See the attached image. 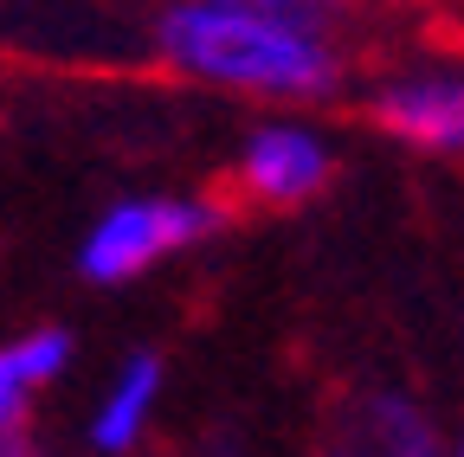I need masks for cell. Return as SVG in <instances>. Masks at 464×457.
Instances as JSON below:
<instances>
[{
    "label": "cell",
    "mask_w": 464,
    "mask_h": 457,
    "mask_svg": "<svg viewBox=\"0 0 464 457\" xmlns=\"http://www.w3.org/2000/svg\"><path fill=\"white\" fill-rule=\"evenodd\" d=\"M439 457H464V432H458V438H451V444H445Z\"/></svg>",
    "instance_id": "30bf717a"
},
{
    "label": "cell",
    "mask_w": 464,
    "mask_h": 457,
    "mask_svg": "<svg viewBox=\"0 0 464 457\" xmlns=\"http://www.w3.org/2000/svg\"><path fill=\"white\" fill-rule=\"evenodd\" d=\"M239 7H258L271 20L310 26V33H342L348 26V0H239Z\"/></svg>",
    "instance_id": "ba28073f"
},
{
    "label": "cell",
    "mask_w": 464,
    "mask_h": 457,
    "mask_svg": "<svg viewBox=\"0 0 464 457\" xmlns=\"http://www.w3.org/2000/svg\"><path fill=\"white\" fill-rule=\"evenodd\" d=\"M0 457H33V451H26V444L14 438V425H7V432H0Z\"/></svg>",
    "instance_id": "9c48e42d"
},
{
    "label": "cell",
    "mask_w": 464,
    "mask_h": 457,
    "mask_svg": "<svg viewBox=\"0 0 464 457\" xmlns=\"http://www.w3.org/2000/svg\"><path fill=\"white\" fill-rule=\"evenodd\" d=\"M219 225L213 200L194 194H136V200H116L91 219V233L78 245V271L91 283H136L155 264L194 252L207 233Z\"/></svg>",
    "instance_id": "7a4b0ae2"
},
{
    "label": "cell",
    "mask_w": 464,
    "mask_h": 457,
    "mask_svg": "<svg viewBox=\"0 0 464 457\" xmlns=\"http://www.w3.org/2000/svg\"><path fill=\"white\" fill-rule=\"evenodd\" d=\"M374 117L387 136L426 155H464V71L458 65H420L381 84Z\"/></svg>",
    "instance_id": "3957f363"
},
{
    "label": "cell",
    "mask_w": 464,
    "mask_h": 457,
    "mask_svg": "<svg viewBox=\"0 0 464 457\" xmlns=\"http://www.w3.org/2000/svg\"><path fill=\"white\" fill-rule=\"evenodd\" d=\"M65 367H72V335L65 328H26L14 341H0V432L20 425L33 393H45Z\"/></svg>",
    "instance_id": "52a82bcc"
},
{
    "label": "cell",
    "mask_w": 464,
    "mask_h": 457,
    "mask_svg": "<svg viewBox=\"0 0 464 457\" xmlns=\"http://www.w3.org/2000/svg\"><path fill=\"white\" fill-rule=\"evenodd\" d=\"M155 52L194 84L265 97V103H323L342 84L335 33L271 20L239 0H174L155 20Z\"/></svg>",
    "instance_id": "6da1fadb"
},
{
    "label": "cell",
    "mask_w": 464,
    "mask_h": 457,
    "mask_svg": "<svg viewBox=\"0 0 464 457\" xmlns=\"http://www.w3.org/2000/svg\"><path fill=\"white\" fill-rule=\"evenodd\" d=\"M329 175H335V155L304 123H258L239 148V187L258 206H304L329 187Z\"/></svg>",
    "instance_id": "277c9868"
},
{
    "label": "cell",
    "mask_w": 464,
    "mask_h": 457,
    "mask_svg": "<svg viewBox=\"0 0 464 457\" xmlns=\"http://www.w3.org/2000/svg\"><path fill=\"white\" fill-rule=\"evenodd\" d=\"M219 457H239V451H219Z\"/></svg>",
    "instance_id": "8fae6325"
},
{
    "label": "cell",
    "mask_w": 464,
    "mask_h": 457,
    "mask_svg": "<svg viewBox=\"0 0 464 457\" xmlns=\"http://www.w3.org/2000/svg\"><path fill=\"white\" fill-rule=\"evenodd\" d=\"M445 444L432 438L426 413L406 393H362L355 406H342V419L329 425V451L323 457H439Z\"/></svg>",
    "instance_id": "5b68a950"
},
{
    "label": "cell",
    "mask_w": 464,
    "mask_h": 457,
    "mask_svg": "<svg viewBox=\"0 0 464 457\" xmlns=\"http://www.w3.org/2000/svg\"><path fill=\"white\" fill-rule=\"evenodd\" d=\"M155 406H161V361L155 355H130L103 380V393L91 399V419H84V444L97 457H130L149 425H155Z\"/></svg>",
    "instance_id": "8992f818"
}]
</instances>
